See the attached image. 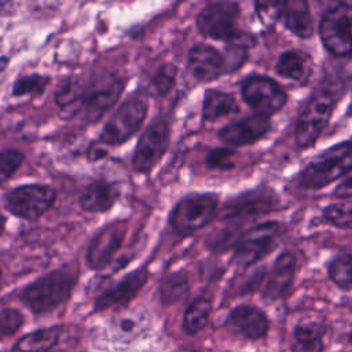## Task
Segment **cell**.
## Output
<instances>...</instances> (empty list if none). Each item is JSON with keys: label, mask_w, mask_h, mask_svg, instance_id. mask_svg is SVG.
<instances>
[{"label": "cell", "mask_w": 352, "mask_h": 352, "mask_svg": "<svg viewBox=\"0 0 352 352\" xmlns=\"http://www.w3.org/2000/svg\"><path fill=\"white\" fill-rule=\"evenodd\" d=\"M210 309H212V302L209 298L199 297L194 300L184 312L183 330L187 334H195L201 331L209 320Z\"/></svg>", "instance_id": "obj_26"}, {"label": "cell", "mask_w": 352, "mask_h": 352, "mask_svg": "<svg viewBox=\"0 0 352 352\" xmlns=\"http://www.w3.org/2000/svg\"><path fill=\"white\" fill-rule=\"evenodd\" d=\"M351 341H352V334H351Z\"/></svg>", "instance_id": "obj_44"}, {"label": "cell", "mask_w": 352, "mask_h": 352, "mask_svg": "<svg viewBox=\"0 0 352 352\" xmlns=\"http://www.w3.org/2000/svg\"><path fill=\"white\" fill-rule=\"evenodd\" d=\"M239 6L232 1H216L204 7L197 15V29L205 37L223 40L227 44L239 40L246 32L236 25Z\"/></svg>", "instance_id": "obj_6"}, {"label": "cell", "mask_w": 352, "mask_h": 352, "mask_svg": "<svg viewBox=\"0 0 352 352\" xmlns=\"http://www.w3.org/2000/svg\"><path fill=\"white\" fill-rule=\"evenodd\" d=\"M227 323L249 340H258L268 331V319L257 307L239 305L234 308L227 319Z\"/></svg>", "instance_id": "obj_19"}, {"label": "cell", "mask_w": 352, "mask_h": 352, "mask_svg": "<svg viewBox=\"0 0 352 352\" xmlns=\"http://www.w3.org/2000/svg\"><path fill=\"white\" fill-rule=\"evenodd\" d=\"M334 195L338 198H352V176L345 179L336 187Z\"/></svg>", "instance_id": "obj_39"}, {"label": "cell", "mask_w": 352, "mask_h": 352, "mask_svg": "<svg viewBox=\"0 0 352 352\" xmlns=\"http://www.w3.org/2000/svg\"><path fill=\"white\" fill-rule=\"evenodd\" d=\"M352 170V143H338L308 162L296 176L297 188L319 190Z\"/></svg>", "instance_id": "obj_2"}, {"label": "cell", "mask_w": 352, "mask_h": 352, "mask_svg": "<svg viewBox=\"0 0 352 352\" xmlns=\"http://www.w3.org/2000/svg\"><path fill=\"white\" fill-rule=\"evenodd\" d=\"M126 234L124 221H117L102 228L89 242L85 260L89 268L100 271L106 268L120 250Z\"/></svg>", "instance_id": "obj_14"}, {"label": "cell", "mask_w": 352, "mask_h": 352, "mask_svg": "<svg viewBox=\"0 0 352 352\" xmlns=\"http://www.w3.org/2000/svg\"><path fill=\"white\" fill-rule=\"evenodd\" d=\"M297 268V258L293 252H283L280 253L267 276L263 294L265 298L275 300L282 297L289 287L296 275Z\"/></svg>", "instance_id": "obj_18"}, {"label": "cell", "mask_w": 352, "mask_h": 352, "mask_svg": "<svg viewBox=\"0 0 352 352\" xmlns=\"http://www.w3.org/2000/svg\"><path fill=\"white\" fill-rule=\"evenodd\" d=\"M82 88V80L72 77L65 80L55 92V103L62 109L67 110L77 106Z\"/></svg>", "instance_id": "obj_31"}, {"label": "cell", "mask_w": 352, "mask_h": 352, "mask_svg": "<svg viewBox=\"0 0 352 352\" xmlns=\"http://www.w3.org/2000/svg\"><path fill=\"white\" fill-rule=\"evenodd\" d=\"M270 128V117L253 114L223 126L219 131V138L231 146H246L264 138Z\"/></svg>", "instance_id": "obj_15"}, {"label": "cell", "mask_w": 352, "mask_h": 352, "mask_svg": "<svg viewBox=\"0 0 352 352\" xmlns=\"http://www.w3.org/2000/svg\"><path fill=\"white\" fill-rule=\"evenodd\" d=\"M0 282H1V271H0Z\"/></svg>", "instance_id": "obj_43"}, {"label": "cell", "mask_w": 352, "mask_h": 352, "mask_svg": "<svg viewBox=\"0 0 352 352\" xmlns=\"http://www.w3.org/2000/svg\"><path fill=\"white\" fill-rule=\"evenodd\" d=\"M276 208V194L268 187H258L228 201L224 205L220 216L224 221H249L258 216L267 214Z\"/></svg>", "instance_id": "obj_13"}, {"label": "cell", "mask_w": 352, "mask_h": 352, "mask_svg": "<svg viewBox=\"0 0 352 352\" xmlns=\"http://www.w3.org/2000/svg\"><path fill=\"white\" fill-rule=\"evenodd\" d=\"M25 155L16 148L0 150V187L4 186L21 168Z\"/></svg>", "instance_id": "obj_34"}, {"label": "cell", "mask_w": 352, "mask_h": 352, "mask_svg": "<svg viewBox=\"0 0 352 352\" xmlns=\"http://www.w3.org/2000/svg\"><path fill=\"white\" fill-rule=\"evenodd\" d=\"M4 228H6V217H4L3 213L0 212V235H3Z\"/></svg>", "instance_id": "obj_41"}, {"label": "cell", "mask_w": 352, "mask_h": 352, "mask_svg": "<svg viewBox=\"0 0 352 352\" xmlns=\"http://www.w3.org/2000/svg\"><path fill=\"white\" fill-rule=\"evenodd\" d=\"M76 280L77 272L70 265L54 270L28 285L21 300L34 314L50 312L70 297Z\"/></svg>", "instance_id": "obj_1"}, {"label": "cell", "mask_w": 352, "mask_h": 352, "mask_svg": "<svg viewBox=\"0 0 352 352\" xmlns=\"http://www.w3.org/2000/svg\"><path fill=\"white\" fill-rule=\"evenodd\" d=\"M246 54H248L246 48H242V47L234 45V44H227V51L224 55L227 73H231V72H235L236 69H239L246 59Z\"/></svg>", "instance_id": "obj_38"}, {"label": "cell", "mask_w": 352, "mask_h": 352, "mask_svg": "<svg viewBox=\"0 0 352 352\" xmlns=\"http://www.w3.org/2000/svg\"><path fill=\"white\" fill-rule=\"evenodd\" d=\"M188 69L201 82H209L227 73L226 59L221 52L208 44H197L188 52Z\"/></svg>", "instance_id": "obj_16"}, {"label": "cell", "mask_w": 352, "mask_h": 352, "mask_svg": "<svg viewBox=\"0 0 352 352\" xmlns=\"http://www.w3.org/2000/svg\"><path fill=\"white\" fill-rule=\"evenodd\" d=\"M176 74H177V69L175 65L172 63L161 65L150 80V89L157 96H165L173 88L176 82Z\"/></svg>", "instance_id": "obj_33"}, {"label": "cell", "mask_w": 352, "mask_h": 352, "mask_svg": "<svg viewBox=\"0 0 352 352\" xmlns=\"http://www.w3.org/2000/svg\"><path fill=\"white\" fill-rule=\"evenodd\" d=\"M122 91L124 81L109 73L94 77L88 82L82 81L81 95L76 110L81 111L88 121L96 122L117 103Z\"/></svg>", "instance_id": "obj_4"}, {"label": "cell", "mask_w": 352, "mask_h": 352, "mask_svg": "<svg viewBox=\"0 0 352 352\" xmlns=\"http://www.w3.org/2000/svg\"><path fill=\"white\" fill-rule=\"evenodd\" d=\"M319 36L324 48L334 56L352 54V4L337 3L323 14Z\"/></svg>", "instance_id": "obj_7"}, {"label": "cell", "mask_w": 352, "mask_h": 352, "mask_svg": "<svg viewBox=\"0 0 352 352\" xmlns=\"http://www.w3.org/2000/svg\"><path fill=\"white\" fill-rule=\"evenodd\" d=\"M282 21L285 28L297 37L308 38L314 33V23L309 6L304 0L286 1Z\"/></svg>", "instance_id": "obj_22"}, {"label": "cell", "mask_w": 352, "mask_h": 352, "mask_svg": "<svg viewBox=\"0 0 352 352\" xmlns=\"http://www.w3.org/2000/svg\"><path fill=\"white\" fill-rule=\"evenodd\" d=\"M120 188L114 183L94 182L88 184L78 198L82 210L100 213L109 210L118 199Z\"/></svg>", "instance_id": "obj_21"}, {"label": "cell", "mask_w": 352, "mask_h": 352, "mask_svg": "<svg viewBox=\"0 0 352 352\" xmlns=\"http://www.w3.org/2000/svg\"><path fill=\"white\" fill-rule=\"evenodd\" d=\"M170 128L166 120H154L140 135L132 155L133 168L140 173H148L161 161L168 150Z\"/></svg>", "instance_id": "obj_11"}, {"label": "cell", "mask_w": 352, "mask_h": 352, "mask_svg": "<svg viewBox=\"0 0 352 352\" xmlns=\"http://www.w3.org/2000/svg\"><path fill=\"white\" fill-rule=\"evenodd\" d=\"M144 327L146 319L143 315L138 312H128L122 315L116 323V336L122 342H128L142 334Z\"/></svg>", "instance_id": "obj_29"}, {"label": "cell", "mask_w": 352, "mask_h": 352, "mask_svg": "<svg viewBox=\"0 0 352 352\" xmlns=\"http://www.w3.org/2000/svg\"><path fill=\"white\" fill-rule=\"evenodd\" d=\"M282 227L276 221L258 224L242 234L235 246V261L241 265H252L268 256L276 246Z\"/></svg>", "instance_id": "obj_10"}, {"label": "cell", "mask_w": 352, "mask_h": 352, "mask_svg": "<svg viewBox=\"0 0 352 352\" xmlns=\"http://www.w3.org/2000/svg\"><path fill=\"white\" fill-rule=\"evenodd\" d=\"M323 217L337 228H352V199L340 201L326 206Z\"/></svg>", "instance_id": "obj_32"}, {"label": "cell", "mask_w": 352, "mask_h": 352, "mask_svg": "<svg viewBox=\"0 0 352 352\" xmlns=\"http://www.w3.org/2000/svg\"><path fill=\"white\" fill-rule=\"evenodd\" d=\"M56 199V191L47 184H23L4 195L10 213L23 220H37L47 213Z\"/></svg>", "instance_id": "obj_8"}, {"label": "cell", "mask_w": 352, "mask_h": 352, "mask_svg": "<svg viewBox=\"0 0 352 352\" xmlns=\"http://www.w3.org/2000/svg\"><path fill=\"white\" fill-rule=\"evenodd\" d=\"M334 107L336 96L331 91L322 88L312 94L297 117L294 139L298 147H311L318 140L327 126Z\"/></svg>", "instance_id": "obj_3"}, {"label": "cell", "mask_w": 352, "mask_h": 352, "mask_svg": "<svg viewBox=\"0 0 352 352\" xmlns=\"http://www.w3.org/2000/svg\"><path fill=\"white\" fill-rule=\"evenodd\" d=\"M23 323V316L16 309H1L0 311V340L16 333Z\"/></svg>", "instance_id": "obj_36"}, {"label": "cell", "mask_w": 352, "mask_h": 352, "mask_svg": "<svg viewBox=\"0 0 352 352\" xmlns=\"http://www.w3.org/2000/svg\"><path fill=\"white\" fill-rule=\"evenodd\" d=\"M59 340V327L41 329L22 337L15 348L19 352H47Z\"/></svg>", "instance_id": "obj_25"}, {"label": "cell", "mask_w": 352, "mask_h": 352, "mask_svg": "<svg viewBox=\"0 0 352 352\" xmlns=\"http://www.w3.org/2000/svg\"><path fill=\"white\" fill-rule=\"evenodd\" d=\"M147 114V102L140 96L125 100L103 126L100 140L109 146H120L129 140L142 126Z\"/></svg>", "instance_id": "obj_9"}, {"label": "cell", "mask_w": 352, "mask_h": 352, "mask_svg": "<svg viewBox=\"0 0 352 352\" xmlns=\"http://www.w3.org/2000/svg\"><path fill=\"white\" fill-rule=\"evenodd\" d=\"M147 278H148V272L146 267H142L129 272L117 285L103 292L95 300V305H94L95 311L128 304L142 290V287L147 282Z\"/></svg>", "instance_id": "obj_17"}, {"label": "cell", "mask_w": 352, "mask_h": 352, "mask_svg": "<svg viewBox=\"0 0 352 352\" xmlns=\"http://www.w3.org/2000/svg\"><path fill=\"white\" fill-rule=\"evenodd\" d=\"M234 154L235 151L226 147L213 148L206 155V165L214 169H230L234 166Z\"/></svg>", "instance_id": "obj_37"}, {"label": "cell", "mask_w": 352, "mask_h": 352, "mask_svg": "<svg viewBox=\"0 0 352 352\" xmlns=\"http://www.w3.org/2000/svg\"><path fill=\"white\" fill-rule=\"evenodd\" d=\"M241 94L243 100L257 111V114L270 117L278 113L286 103L287 95L267 76L253 74L243 80L241 85Z\"/></svg>", "instance_id": "obj_12"}, {"label": "cell", "mask_w": 352, "mask_h": 352, "mask_svg": "<svg viewBox=\"0 0 352 352\" xmlns=\"http://www.w3.org/2000/svg\"><path fill=\"white\" fill-rule=\"evenodd\" d=\"M190 290L188 276L183 271L168 275L160 286V297L164 304H175L183 300Z\"/></svg>", "instance_id": "obj_27"}, {"label": "cell", "mask_w": 352, "mask_h": 352, "mask_svg": "<svg viewBox=\"0 0 352 352\" xmlns=\"http://www.w3.org/2000/svg\"><path fill=\"white\" fill-rule=\"evenodd\" d=\"M217 205L219 199L214 194H190L173 206L169 214V224L180 234H192L214 219Z\"/></svg>", "instance_id": "obj_5"}, {"label": "cell", "mask_w": 352, "mask_h": 352, "mask_svg": "<svg viewBox=\"0 0 352 352\" xmlns=\"http://www.w3.org/2000/svg\"><path fill=\"white\" fill-rule=\"evenodd\" d=\"M236 111L238 104L231 94L217 89L206 91L202 104V118L205 121H216Z\"/></svg>", "instance_id": "obj_24"}, {"label": "cell", "mask_w": 352, "mask_h": 352, "mask_svg": "<svg viewBox=\"0 0 352 352\" xmlns=\"http://www.w3.org/2000/svg\"><path fill=\"white\" fill-rule=\"evenodd\" d=\"M50 77L43 74H28L22 76L15 80L12 85V95L14 96H40L45 91L47 85L50 84Z\"/></svg>", "instance_id": "obj_30"}, {"label": "cell", "mask_w": 352, "mask_h": 352, "mask_svg": "<svg viewBox=\"0 0 352 352\" xmlns=\"http://www.w3.org/2000/svg\"><path fill=\"white\" fill-rule=\"evenodd\" d=\"M275 70L283 78H287L298 85H304L309 81L314 72V62L308 54L290 50L280 54Z\"/></svg>", "instance_id": "obj_20"}, {"label": "cell", "mask_w": 352, "mask_h": 352, "mask_svg": "<svg viewBox=\"0 0 352 352\" xmlns=\"http://www.w3.org/2000/svg\"><path fill=\"white\" fill-rule=\"evenodd\" d=\"M349 114H352V103H351V106H349Z\"/></svg>", "instance_id": "obj_42"}, {"label": "cell", "mask_w": 352, "mask_h": 352, "mask_svg": "<svg viewBox=\"0 0 352 352\" xmlns=\"http://www.w3.org/2000/svg\"><path fill=\"white\" fill-rule=\"evenodd\" d=\"M285 6L286 1H256V15L263 26L270 28L275 25L278 19H282Z\"/></svg>", "instance_id": "obj_35"}, {"label": "cell", "mask_w": 352, "mask_h": 352, "mask_svg": "<svg viewBox=\"0 0 352 352\" xmlns=\"http://www.w3.org/2000/svg\"><path fill=\"white\" fill-rule=\"evenodd\" d=\"M12 12V3L10 1H0V16L8 15Z\"/></svg>", "instance_id": "obj_40"}, {"label": "cell", "mask_w": 352, "mask_h": 352, "mask_svg": "<svg viewBox=\"0 0 352 352\" xmlns=\"http://www.w3.org/2000/svg\"><path fill=\"white\" fill-rule=\"evenodd\" d=\"M329 278L341 289H352V254L342 253L334 257L327 268Z\"/></svg>", "instance_id": "obj_28"}, {"label": "cell", "mask_w": 352, "mask_h": 352, "mask_svg": "<svg viewBox=\"0 0 352 352\" xmlns=\"http://www.w3.org/2000/svg\"><path fill=\"white\" fill-rule=\"evenodd\" d=\"M324 326L320 322L309 320L296 326L293 331V352H322Z\"/></svg>", "instance_id": "obj_23"}]
</instances>
